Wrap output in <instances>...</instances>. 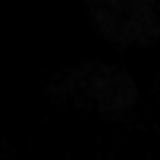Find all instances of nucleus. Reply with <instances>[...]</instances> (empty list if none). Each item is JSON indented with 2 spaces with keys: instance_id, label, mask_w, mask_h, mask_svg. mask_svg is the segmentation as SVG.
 <instances>
[{
  "instance_id": "nucleus-1",
  "label": "nucleus",
  "mask_w": 160,
  "mask_h": 160,
  "mask_svg": "<svg viewBox=\"0 0 160 160\" xmlns=\"http://www.w3.org/2000/svg\"><path fill=\"white\" fill-rule=\"evenodd\" d=\"M63 82H66V98H72L78 107L94 110L101 116H122L138 104V91L132 78L101 63L69 69Z\"/></svg>"
},
{
  "instance_id": "nucleus-2",
  "label": "nucleus",
  "mask_w": 160,
  "mask_h": 160,
  "mask_svg": "<svg viewBox=\"0 0 160 160\" xmlns=\"http://www.w3.org/2000/svg\"><path fill=\"white\" fill-rule=\"evenodd\" d=\"M94 22L107 35V41L132 47L148 44L160 35V10L144 0H116V3H94Z\"/></svg>"
}]
</instances>
